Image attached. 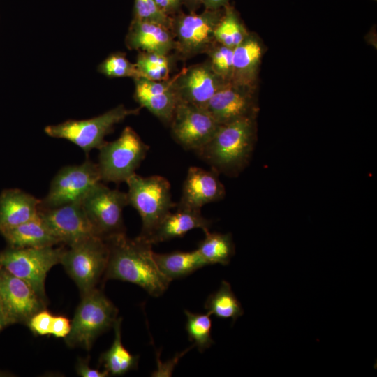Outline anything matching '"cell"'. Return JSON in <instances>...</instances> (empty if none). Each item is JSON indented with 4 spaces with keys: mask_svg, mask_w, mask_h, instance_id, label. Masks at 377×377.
<instances>
[{
    "mask_svg": "<svg viewBox=\"0 0 377 377\" xmlns=\"http://www.w3.org/2000/svg\"><path fill=\"white\" fill-rule=\"evenodd\" d=\"M249 34L234 7L229 4L226 6L214 30L215 41L234 49Z\"/></svg>",
    "mask_w": 377,
    "mask_h": 377,
    "instance_id": "83f0119b",
    "label": "cell"
},
{
    "mask_svg": "<svg viewBox=\"0 0 377 377\" xmlns=\"http://www.w3.org/2000/svg\"><path fill=\"white\" fill-rule=\"evenodd\" d=\"M39 216L59 242L69 246L97 236L81 202L39 209Z\"/></svg>",
    "mask_w": 377,
    "mask_h": 377,
    "instance_id": "9a60e30c",
    "label": "cell"
},
{
    "mask_svg": "<svg viewBox=\"0 0 377 377\" xmlns=\"http://www.w3.org/2000/svg\"><path fill=\"white\" fill-rule=\"evenodd\" d=\"M8 325L6 318L0 303V332Z\"/></svg>",
    "mask_w": 377,
    "mask_h": 377,
    "instance_id": "ab89813d",
    "label": "cell"
},
{
    "mask_svg": "<svg viewBox=\"0 0 377 377\" xmlns=\"http://www.w3.org/2000/svg\"><path fill=\"white\" fill-rule=\"evenodd\" d=\"M205 308L210 315L224 319L231 318L232 323L244 313L230 284L226 281H222L219 288L208 297Z\"/></svg>",
    "mask_w": 377,
    "mask_h": 377,
    "instance_id": "4316f807",
    "label": "cell"
},
{
    "mask_svg": "<svg viewBox=\"0 0 377 377\" xmlns=\"http://www.w3.org/2000/svg\"><path fill=\"white\" fill-rule=\"evenodd\" d=\"M224 8L205 9L200 13H178L171 17L170 29L175 38V54L177 59H187L206 53L215 42L214 30Z\"/></svg>",
    "mask_w": 377,
    "mask_h": 377,
    "instance_id": "ba28073f",
    "label": "cell"
},
{
    "mask_svg": "<svg viewBox=\"0 0 377 377\" xmlns=\"http://www.w3.org/2000/svg\"><path fill=\"white\" fill-rule=\"evenodd\" d=\"M101 176L96 163L89 159L77 165L63 167L52 179L49 191L41 200L39 209H51L81 202Z\"/></svg>",
    "mask_w": 377,
    "mask_h": 377,
    "instance_id": "8fae6325",
    "label": "cell"
},
{
    "mask_svg": "<svg viewBox=\"0 0 377 377\" xmlns=\"http://www.w3.org/2000/svg\"><path fill=\"white\" fill-rule=\"evenodd\" d=\"M41 200L17 188H8L0 194V232L15 228L39 214Z\"/></svg>",
    "mask_w": 377,
    "mask_h": 377,
    "instance_id": "44dd1931",
    "label": "cell"
},
{
    "mask_svg": "<svg viewBox=\"0 0 377 377\" xmlns=\"http://www.w3.org/2000/svg\"><path fill=\"white\" fill-rule=\"evenodd\" d=\"M257 138L256 117L221 125L196 153L219 174L238 175L249 164Z\"/></svg>",
    "mask_w": 377,
    "mask_h": 377,
    "instance_id": "7a4b0ae2",
    "label": "cell"
},
{
    "mask_svg": "<svg viewBox=\"0 0 377 377\" xmlns=\"http://www.w3.org/2000/svg\"><path fill=\"white\" fill-rule=\"evenodd\" d=\"M77 374L82 377H106L109 376L107 370L101 371L98 369H92L89 366L87 360H80L76 365Z\"/></svg>",
    "mask_w": 377,
    "mask_h": 377,
    "instance_id": "d590c367",
    "label": "cell"
},
{
    "mask_svg": "<svg viewBox=\"0 0 377 377\" xmlns=\"http://www.w3.org/2000/svg\"><path fill=\"white\" fill-rule=\"evenodd\" d=\"M8 246L40 248L54 246L59 241L52 235L38 216L1 233Z\"/></svg>",
    "mask_w": 377,
    "mask_h": 377,
    "instance_id": "603a6c76",
    "label": "cell"
},
{
    "mask_svg": "<svg viewBox=\"0 0 377 377\" xmlns=\"http://www.w3.org/2000/svg\"><path fill=\"white\" fill-rule=\"evenodd\" d=\"M65 249L46 246L14 248L0 252V267L29 283L45 302V281L47 272L60 263Z\"/></svg>",
    "mask_w": 377,
    "mask_h": 377,
    "instance_id": "52a82bcc",
    "label": "cell"
},
{
    "mask_svg": "<svg viewBox=\"0 0 377 377\" xmlns=\"http://www.w3.org/2000/svg\"><path fill=\"white\" fill-rule=\"evenodd\" d=\"M108 256L107 242L95 236L65 249L60 263L83 295L95 288L101 276L105 274Z\"/></svg>",
    "mask_w": 377,
    "mask_h": 377,
    "instance_id": "9c48e42d",
    "label": "cell"
},
{
    "mask_svg": "<svg viewBox=\"0 0 377 377\" xmlns=\"http://www.w3.org/2000/svg\"><path fill=\"white\" fill-rule=\"evenodd\" d=\"M126 183L128 205L138 212L142 220L139 236L145 238L176 206L170 182L160 175L142 177L135 173Z\"/></svg>",
    "mask_w": 377,
    "mask_h": 377,
    "instance_id": "3957f363",
    "label": "cell"
},
{
    "mask_svg": "<svg viewBox=\"0 0 377 377\" xmlns=\"http://www.w3.org/2000/svg\"><path fill=\"white\" fill-rule=\"evenodd\" d=\"M53 318L50 311L43 309L34 314L27 325L36 335H50Z\"/></svg>",
    "mask_w": 377,
    "mask_h": 377,
    "instance_id": "836d02e7",
    "label": "cell"
},
{
    "mask_svg": "<svg viewBox=\"0 0 377 377\" xmlns=\"http://www.w3.org/2000/svg\"><path fill=\"white\" fill-rule=\"evenodd\" d=\"M375 1H376V0H375Z\"/></svg>",
    "mask_w": 377,
    "mask_h": 377,
    "instance_id": "60d3db41",
    "label": "cell"
},
{
    "mask_svg": "<svg viewBox=\"0 0 377 377\" xmlns=\"http://www.w3.org/2000/svg\"><path fill=\"white\" fill-rule=\"evenodd\" d=\"M184 4L191 13H195L203 4V0H184Z\"/></svg>",
    "mask_w": 377,
    "mask_h": 377,
    "instance_id": "f35d334b",
    "label": "cell"
},
{
    "mask_svg": "<svg viewBox=\"0 0 377 377\" xmlns=\"http://www.w3.org/2000/svg\"><path fill=\"white\" fill-rule=\"evenodd\" d=\"M205 238L198 244L197 250L207 265H228L235 254V244L230 233L205 232Z\"/></svg>",
    "mask_w": 377,
    "mask_h": 377,
    "instance_id": "484cf974",
    "label": "cell"
},
{
    "mask_svg": "<svg viewBox=\"0 0 377 377\" xmlns=\"http://www.w3.org/2000/svg\"><path fill=\"white\" fill-rule=\"evenodd\" d=\"M133 18L160 23L170 28L171 17L158 8L155 0H135Z\"/></svg>",
    "mask_w": 377,
    "mask_h": 377,
    "instance_id": "d6a6232c",
    "label": "cell"
},
{
    "mask_svg": "<svg viewBox=\"0 0 377 377\" xmlns=\"http://www.w3.org/2000/svg\"><path fill=\"white\" fill-rule=\"evenodd\" d=\"M121 318L116 320L113 327L114 339L110 348L102 353L100 362L109 374L121 376L138 367V356L126 349L121 341Z\"/></svg>",
    "mask_w": 377,
    "mask_h": 377,
    "instance_id": "d4e9b609",
    "label": "cell"
},
{
    "mask_svg": "<svg viewBox=\"0 0 377 377\" xmlns=\"http://www.w3.org/2000/svg\"><path fill=\"white\" fill-rule=\"evenodd\" d=\"M158 8L166 15L172 17L178 13L182 5L184 0H155Z\"/></svg>",
    "mask_w": 377,
    "mask_h": 377,
    "instance_id": "8d00e7d4",
    "label": "cell"
},
{
    "mask_svg": "<svg viewBox=\"0 0 377 377\" xmlns=\"http://www.w3.org/2000/svg\"><path fill=\"white\" fill-rule=\"evenodd\" d=\"M149 149L131 127L124 128L117 140L105 142L98 149L97 165L101 181L126 182L135 174Z\"/></svg>",
    "mask_w": 377,
    "mask_h": 377,
    "instance_id": "8992f818",
    "label": "cell"
},
{
    "mask_svg": "<svg viewBox=\"0 0 377 377\" xmlns=\"http://www.w3.org/2000/svg\"><path fill=\"white\" fill-rule=\"evenodd\" d=\"M263 54L262 43L256 35L249 33L233 49V70L230 82L256 88Z\"/></svg>",
    "mask_w": 377,
    "mask_h": 377,
    "instance_id": "7402d4cb",
    "label": "cell"
},
{
    "mask_svg": "<svg viewBox=\"0 0 377 377\" xmlns=\"http://www.w3.org/2000/svg\"><path fill=\"white\" fill-rule=\"evenodd\" d=\"M213 71L225 82H231L233 70V49L215 41L205 53Z\"/></svg>",
    "mask_w": 377,
    "mask_h": 377,
    "instance_id": "4dcf8cb0",
    "label": "cell"
},
{
    "mask_svg": "<svg viewBox=\"0 0 377 377\" xmlns=\"http://www.w3.org/2000/svg\"><path fill=\"white\" fill-rule=\"evenodd\" d=\"M211 223L200 210L177 207V211L170 212L144 239L153 245L182 237L195 228L202 229L205 232L209 230Z\"/></svg>",
    "mask_w": 377,
    "mask_h": 377,
    "instance_id": "ffe728a7",
    "label": "cell"
},
{
    "mask_svg": "<svg viewBox=\"0 0 377 377\" xmlns=\"http://www.w3.org/2000/svg\"><path fill=\"white\" fill-rule=\"evenodd\" d=\"M184 313L186 317V330L188 338L200 352H203L214 343L210 314L193 313L188 310H184Z\"/></svg>",
    "mask_w": 377,
    "mask_h": 377,
    "instance_id": "f546056e",
    "label": "cell"
},
{
    "mask_svg": "<svg viewBox=\"0 0 377 377\" xmlns=\"http://www.w3.org/2000/svg\"><path fill=\"white\" fill-rule=\"evenodd\" d=\"M0 303L8 325L25 323L45 309L43 300L26 281L0 267Z\"/></svg>",
    "mask_w": 377,
    "mask_h": 377,
    "instance_id": "4fadbf2b",
    "label": "cell"
},
{
    "mask_svg": "<svg viewBox=\"0 0 377 377\" xmlns=\"http://www.w3.org/2000/svg\"><path fill=\"white\" fill-rule=\"evenodd\" d=\"M105 240L109 249L105 279L136 284L153 297L168 289L171 281L159 270L152 244L145 239H130L122 233Z\"/></svg>",
    "mask_w": 377,
    "mask_h": 377,
    "instance_id": "6da1fadb",
    "label": "cell"
},
{
    "mask_svg": "<svg viewBox=\"0 0 377 377\" xmlns=\"http://www.w3.org/2000/svg\"><path fill=\"white\" fill-rule=\"evenodd\" d=\"M71 329V320L63 316H54L51 335L57 338H66Z\"/></svg>",
    "mask_w": 377,
    "mask_h": 377,
    "instance_id": "e575fe53",
    "label": "cell"
},
{
    "mask_svg": "<svg viewBox=\"0 0 377 377\" xmlns=\"http://www.w3.org/2000/svg\"><path fill=\"white\" fill-rule=\"evenodd\" d=\"M81 204L98 237L105 240L125 233L123 210L128 205L126 193L111 189L99 182Z\"/></svg>",
    "mask_w": 377,
    "mask_h": 377,
    "instance_id": "30bf717a",
    "label": "cell"
},
{
    "mask_svg": "<svg viewBox=\"0 0 377 377\" xmlns=\"http://www.w3.org/2000/svg\"><path fill=\"white\" fill-rule=\"evenodd\" d=\"M154 257L159 270L170 281L208 265L197 249L168 253H154Z\"/></svg>",
    "mask_w": 377,
    "mask_h": 377,
    "instance_id": "cb8c5ba5",
    "label": "cell"
},
{
    "mask_svg": "<svg viewBox=\"0 0 377 377\" xmlns=\"http://www.w3.org/2000/svg\"><path fill=\"white\" fill-rule=\"evenodd\" d=\"M133 80L134 98L140 108H146L161 122L169 126L179 102L170 78L154 81L138 77Z\"/></svg>",
    "mask_w": 377,
    "mask_h": 377,
    "instance_id": "ac0fdd59",
    "label": "cell"
},
{
    "mask_svg": "<svg viewBox=\"0 0 377 377\" xmlns=\"http://www.w3.org/2000/svg\"><path fill=\"white\" fill-rule=\"evenodd\" d=\"M125 43L129 50L145 52L168 54L176 48L175 38L169 27L133 18Z\"/></svg>",
    "mask_w": 377,
    "mask_h": 377,
    "instance_id": "d6986e66",
    "label": "cell"
},
{
    "mask_svg": "<svg viewBox=\"0 0 377 377\" xmlns=\"http://www.w3.org/2000/svg\"><path fill=\"white\" fill-rule=\"evenodd\" d=\"M140 108L130 109L121 104L91 119H70L47 126L44 131L50 137L71 142L87 154L91 149H99L105 142V137L112 131L114 126L129 116L138 114Z\"/></svg>",
    "mask_w": 377,
    "mask_h": 377,
    "instance_id": "277c9868",
    "label": "cell"
},
{
    "mask_svg": "<svg viewBox=\"0 0 377 377\" xmlns=\"http://www.w3.org/2000/svg\"><path fill=\"white\" fill-rule=\"evenodd\" d=\"M169 126L177 142L196 151L213 138L221 125L204 107L179 101Z\"/></svg>",
    "mask_w": 377,
    "mask_h": 377,
    "instance_id": "7c38bea8",
    "label": "cell"
},
{
    "mask_svg": "<svg viewBox=\"0 0 377 377\" xmlns=\"http://www.w3.org/2000/svg\"><path fill=\"white\" fill-rule=\"evenodd\" d=\"M175 54L156 52H139L135 63L140 77L154 80L163 81L170 78Z\"/></svg>",
    "mask_w": 377,
    "mask_h": 377,
    "instance_id": "f1b7e54d",
    "label": "cell"
},
{
    "mask_svg": "<svg viewBox=\"0 0 377 377\" xmlns=\"http://www.w3.org/2000/svg\"><path fill=\"white\" fill-rule=\"evenodd\" d=\"M117 315V308L99 290L94 288L82 295L70 333L65 338L66 343L89 350L98 335L113 327Z\"/></svg>",
    "mask_w": 377,
    "mask_h": 377,
    "instance_id": "5b68a950",
    "label": "cell"
},
{
    "mask_svg": "<svg viewBox=\"0 0 377 377\" xmlns=\"http://www.w3.org/2000/svg\"><path fill=\"white\" fill-rule=\"evenodd\" d=\"M256 89L229 82L217 91L204 108L220 125L256 117Z\"/></svg>",
    "mask_w": 377,
    "mask_h": 377,
    "instance_id": "2e32d148",
    "label": "cell"
},
{
    "mask_svg": "<svg viewBox=\"0 0 377 377\" xmlns=\"http://www.w3.org/2000/svg\"><path fill=\"white\" fill-rule=\"evenodd\" d=\"M225 195V187L216 171L193 166L184 179L177 207L200 210L207 204L222 200Z\"/></svg>",
    "mask_w": 377,
    "mask_h": 377,
    "instance_id": "e0dca14e",
    "label": "cell"
},
{
    "mask_svg": "<svg viewBox=\"0 0 377 377\" xmlns=\"http://www.w3.org/2000/svg\"><path fill=\"white\" fill-rule=\"evenodd\" d=\"M170 82L179 101L200 107L228 84L213 71L208 60L182 68Z\"/></svg>",
    "mask_w": 377,
    "mask_h": 377,
    "instance_id": "5bb4252c",
    "label": "cell"
},
{
    "mask_svg": "<svg viewBox=\"0 0 377 377\" xmlns=\"http://www.w3.org/2000/svg\"><path fill=\"white\" fill-rule=\"evenodd\" d=\"M98 71L109 77H140L135 63H131L124 52L109 55L99 64Z\"/></svg>",
    "mask_w": 377,
    "mask_h": 377,
    "instance_id": "1f68e13d",
    "label": "cell"
},
{
    "mask_svg": "<svg viewBox=\"0 0 377 377\" xmlns=\"http://www.w3.org/2000/svg\"><path fill=\"white\" fill-rule=\"evenodd\" d=\"M230 0H203L205 9L216 10L229 4Z\"/></svg>",
    "mask_w": 377,
    "mask_h": 377,
    "instance_id": "74e56055",
    "label": "cell"
}]
</instances>
